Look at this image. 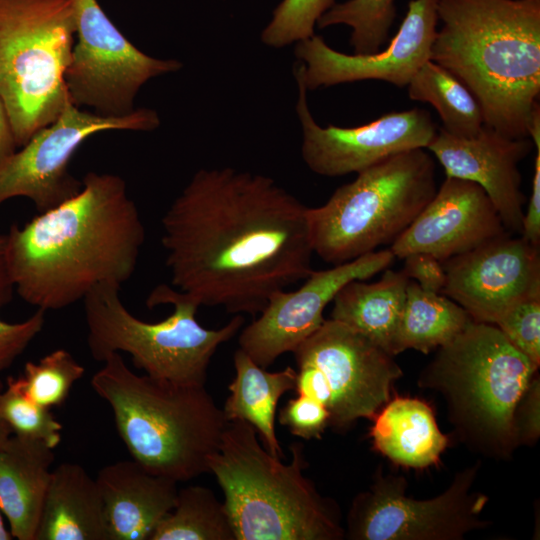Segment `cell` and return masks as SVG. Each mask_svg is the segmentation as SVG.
<instances>
[{"instance_id":"cell-33","label":"cell","mask_w":540,"mask_h":540,"mask_svg":"<svg viewBox=\"0 0 540 540\" xmlns=\"http://www.w3.org/2000/svg\"><path fill=\"white\" fill-rule=\"evenodd\" d=\"M495 325L521 353L540 365V294L511 305Z\"/></svg>"},{"instance_id":"cell-26","label":"cell","mask_w":540,"mask_h":540,"mask_svg":"<svg viewBox=\"0 0 540 540\" xmlns=\"http://www.w3.org/2000/svg\"><path fill=\"white\" fill-rule=\"evenodd\" d=\"M471 321L456 302L441 293L425 291L409 279L392 355L407 349L429 353L450 342Z\"/></svg>"},{"instance_id":"cell-42","label":"cell","mask_w":540,"mask_h":540,"mask_svg":"<svg viewBox=\"0 0 540 540\" xmlns=\"http://www.w3.org/2000/svg\"><path fill=\"white\" fill-rule=\"evenodd\" d=\"M14 537L10 530L5 526L3 513L0 509V540H12Z\"/></svg>"},{"instance_id":"cell-7","label":"cell","mask_w":540,"mask_h":540,"mask_svg":"<svg viewBox=\"0 0 540 540\" xmlns=\"http://www.w3.org/2000/svg\"><path fill=\"white\" fill-rule=\"evenodd\" d=\"M120 288L99 284L82 300L88 348L98 362L124 352L146 375L184 385H205L212 356L244 324L243 316L237 314L219 329L203 327L196 319L199 304L168 284L157 285L146 305H172L173 312L159 322H145L123 304Z\"/></svg>"},{"instance_id":"cell-17","label":"cell","mask_w":540,"mask_h":540,"mask_svg":"<svg viewBox=\"0 0 540 540\" xmlns=\"http://www.w3.org/2000/svg\"><path fill=\"white\" fill-rule=\"evenodd\" d=\"M441 294L473 321L495 324L517 301L540 294V246L505 233L442 262Z\"/></svg>"},{"instance_id":"cell-24","label":"cell","mask_w":540,"mask_h":540,"mask_svg":"<svg viewBox=\"0 0 540 540\" xmlns=\"http://www.w3.org/2000/svg\"><path fill=\"white\" fill-rule=\"evenodd\" d=\"M235 377L223 412L228 421L241 420L252 425L263 446L282 458L283 451L275 431L276 409L280 398L296 388L297 372L291 366L276 372L255 363L242 349L234 353Z\"/></svg>"},{"instance_id":"cell-13","label":"cell","mask_w":540,"mask_h":540,"mask_svg":"<svg viewBox=\"0 0 540 540\" xmlns=\"http://www.w3.org/2000/svg\"><path fill=\"white\" fill-rule=\"evenodd\" d=\"M160 125L157 112L136 108L121 117H107L84 110L71 101L49 125L0 163V205L24 197L38 213L77 194L82 180L69 171L77 149L89 137L104 131H152Z\"/></svg>"},{"instance_id":"cell-32","label":"cell","mask_w":540,"mask_h":540,"mask_svg":"<svg viewBox=\"0 0 540 540\" xmlns=\"http://www.w3.org/2000/svg\"><path fill=\"white\" fill-rule=\"evenodd\" d=\"M335 0H282L261 33L264 44L281 48L314 35L319 18Z\"/></svg>"},{"instance_id":"cell-36","label":"cell","mask_w":540,"mask_h":540,"mask_svg":"<svg viewBox=\"0 0 540 540\" xmlns=\"http://www.w3.org/2000/svg\"><path fill=\"white\" fill-rule=\"evenodd\" d=\"M513 433L517 446L537 441L540 435V382L536 375L515 408Z\"/></svg>"},{"instance_id":"cell-20","label":"cell","mask_w":540,"mask_h":540,"mask_svg":"<svg viewBox=\"0 0 540 540\" xmlns=\"http://www.w3.org/2000/svg\"><path fill=\"white\" fill-rule=\"evenodd\" d=\"M96 481L109 540H149L176 504V481L147 471L135 460L104 466Z\"/></svg>"},{"instance_id":"cell-38","label":"cell","mask_w":540,"mask_h":540,"mask_svg":"<svg viewBox=\"0 0 540 540\" xmlns=\"http://www.w3.org/2000/svg\"><path fill=\"white\" fill-rule=\"evenodd\" d=\"M531 195L524 213L521 235L535 246H540V147H536Z\"/></svg>"},{"instance_id":"cell-15","label":"cell","mask_w":540,"mask_h":540,"mask_svg":"<svg viewBox=\"0 0 540 540\" xmlns=\"http://www.w3.org/2000/svg\"><path fill=\"white\" fill-rule=\"evenodd\" d=\"M394 259L390 249H385L330 269L312 270L296 290L271 296L260 316L240 332L239 348L267 368L282 354L293 352L322 325L323 311L344 285L384 271Z\"/></svg>"},{"instance_id":"cell-34","label":"cell","mask_w":540,"mask_h":540,"mask_svg":"<svg viewBox=\"0 0 540 540\" xmlns=\"http://www.w3.org/2000/svg\"><path fill=\"white\" fill-rule=\"evenodd\" d=\"M329 418L325 406L300 394L291 398L278 413L279 423L294 436L305 440L320 439L329 426Z\"/></svg>"},{"instance_id":"cell-10","label":"cell","mask_w":540,"mask_h":540,"mask_svg":"<svg viewBox=\"0 0 540 540\" xmlns=\"http://www.w3.org/2000/svg\"><path fill=\"white\" fill-rule=\"evenodd\" d=\"M293 354L297 394L325 406L329 426L338 430L360 418L372 419L391 398L393 383L402 375L393 355L331 318Z\"/></svg>"},{"instance_id":"cell-30","label":"cell","mask_w":540,"mask_h":540,"mask_svg":"<svg viewBox=\"0 0 540 540\" xmlns=\"http://www.w3.org/2000/svg\"><path fill=\"white\" fill-rule=\"evenodd\" d=\"M85 368L62 348L38 362L29 361L18 376L25 394L34 402L51 409L63 404L72 386L83 377Z\"/></svg>"},{"instance_id":"cell-12","label":"cell","mask_w":540,"mask_h":540,"mask_svg":"<svg viewBox=\"0 0 540 540\" xmlns=\"http://www.w3.org/2000/svg\"><path fill=\"white\" fill-rule=\"evenodd\" d=\"M479 465L456 474L437 497L405 494L403 477L380 472L352 501L345 536L352 540H459L488 525L480 514L488 498L472 491Z\"/></svg>"},{"instance_id":"cell-27","label":"cell","mask_w":540,"mask_h":540,"mask_svg":"<svg viewBox=\"0 0 540 540\" xmlns=\"http://www.w3.org/2000/svg\"><path fill=\"white\" fill-rule=\"evenodd\" d=\"M411 100L431 104L447 133L471 137L484 125L481 106L468 87L450 71L426 61L406 86Z\"/></svg>"},{"instance_id":"cell-9","label":"cell","mask_w":540,"mask_h":540,"mask_svg":"<svg viewBox=\"0 0 540 540\" xmlns=\"http://www.w3.org/2000/svg\"><path fill=\"white\" fill-rule=\"evenodd\" d=\"M73 0H0V98L18 148L70 102Z\"/></svg>"},{"instance_id":"cell-3","label":"cell","mask_w":540,"mask_h":540,"mask_svg":"<svg viewBox=\"0 0 540 540\" xmlns=\"http://www.w3.org/2000/svg\"><path fill=\"white\" fill-rule=\"evenodd\" d=\"M436 10L442 27L431 60L468 87L486 126L529 137L540 95V0H436Z\"/></svg>"},{"instance_id":"cell-14","label":"cell","mask_w":540,"mask_h":540,"mask_svg":"<svg viewBox=\"0 0 540 540\" xmlns=\"http://www.w3.org/2000/svg\"><path fill=\"white\" fill-rule=\"evenodd\" d=\"M298 84L296 112L302 128L301 154L314 173L337 177L358 173L389 156L404 151L426 149L437 134V126L427 110L413 108L382 115L356 127H322L307 104V88Z\"/></svg>"},{"instance_id":"cell-16","label":"cell","mask_w":540,"mask_h":540,"mask_svg":"<svg viewBox=\"0 0 540 540\" xmlns=\"http://www.w3.org/2000/svg\"><path fill=\"white\" fill-rule=\"evenodd\" d=\"M437 22L436 0H411L390 44L370 54L336 51L314 34L297 42L295 54L301 64L295 74L307 90L363 80L406 87L419 68L431 60Z\"/></svg>"},{"instance_id":"cell-41","label":"cell","mask_w":540,"mask_h":540,"mask_svg":"<svg viewBox=\"0 0 540 540\" xmlns=\"http://www.w3.org/2000/svg\"><path fill=\"white\" fill-rule=\"evenodd\" d=\"M4 386H5L4 383L0 380V392L3 390ZM11 435H12V432L9 426L0 417V448L4 445V443L8 440V438Z\"/></svg>"},{"instance_id":"cell-5","label":"cell","mask_w":540,"mask_h":540,"mask_svg":"<svg viewBox=\"0 0 540 540\" xmlns=\"http://www.w3.org/2000/svg\"><path fill=\"white\" fill-rule=\"evenodd\" d=\"M284 463L241 420L229 421L208 461L224 493L236 540H340L345 530L334 505L304 475L303 445H290Z\"/></svg>"},{"instance_id":"cell-18","label":"cell","mask_w":540,"mask_h":540,"mask_svg":"<svg viewBox=\"0 0 540 540\" xmlns=\"http://www.w3.org/2000/svg\"><path fill=\"white\" fill-rule=\"evenodd\" d=\"M534 148L529 137L512 138L485 124L471 137H457L440 128L427 150L446 177L478 184L496 208L510 234L521 235L526 197L518 164Z\"/></svg>"},{"instance_id":"cell-25","label":"cell","mask_w":540,"mask_h":540,"mask_svg":"<svg viewBox=\"0 0 540 540\" xmlns=\"http://www.w3.org/2000/svg\"><path fill=\"white\" fill-rule=\"evenodd\" d=\"M408 281L403 270L389 268L376 282L350 281L335 295L331 319L358 331L392 355Z\"/></svg>"},{"instance_id":"cell-23","label":"cell","mask_w":540,"mask_h":540,"mask_svg":"<svg viewBox=\"0 0 540 540\" xmlns=\"http://www.w3.org/2000/svg\"><path fill=\"white\" fill-rule=\"evenodd\" d=\"M372 419L373 447L400 466L422 469L436 465L449 444L432 408L418 398H390Z\"/></svg>"},{"instance_id":"cell-4","label":"cell","mask_w":540,"mask_h":540,"mask_svg":"<svg viewBox=\"0 0 540 540\" xmlns=\"http://www.w3.org/2000/svg\"><path fill=\"white\" fill-rule=\"evenodd\" d=\"M102 363L90 384L110 405L132 459L176 482L209 473V458L218 451L229 421L205 385L137 375L120 353Z\"/></svg>"},{"instance_id":"cell-39","label":"cell","mask_w":540,"mask_h":540,"mask_svg":"<svg viewBox=\"0 0 540 540\" xmlns=\"http://www.w3.org/2000/svg\"><path fill=\"white\" fill-rule=\"evenodd\" d=\"M12 124L0 98V163L17 150Z\"/></svg>"},{"instance_id":"cell-35","label":"cell","mask_w":540,"mask_h":540,"mask_svg":"<svg viewBox=\"0 0 540 540\" xmlns=\"http://www.w3.org/2000/svg\"><path fill=\"white\" fill-rule=\"evenodd\" d=\"M45 314V310L37 309L30 317L16 323L0 318V372L9 368L42 331Z\"/></svg>"},{"instance_id":"cell-11","label":"cell","mask_w":540,"mask_h":540,"mask_svg":"<svg viewBox=\"0 0 540 540\" xmlns=\"http://www.w3.org/2000/svg\"><path fill=\"white\" fill-rule=\"evenodd\" d=\"M75 41L65 73L70 101L107 117L133 112L140 88L178 71L182 63L158 59L135 47L113 24L98 0H73Z\"/></svg>"},{"instance_id":"cell-2","label":"cell","mask_w":540,"mask_h":540,"mask_svg":"<svg viewBox=\"0 0 540 540\" xmlns=\"http://www.w3.org/2000/svg\"><path fill=\"white\" fill-rule=\"evenodd\" d=\"M6 236L15 292L48 311L83 300L99 284L127 282L145 227L125 180L91 171L77 194L21 227L12 225Z\"/></svg>"},{"instance_id":"cell-40","label":"cell","mask_w":540,"mask_h":540,"mask_svg":"<svg viewBox=\"0 0 540 540\" xmlns=\"http://www.w3.org/2000/svg\"><path fill=\"white\" fill-rule=\"evenodd\" d=\"M6 246L7 236L0 234V308L12 300L15 292L7 264Z\"/></svg>"},{"instance_id":"cell-31","label":"cell","mask_w":540,"mask_h":540,"mask_svg":"<svg viewBox=\"0 0 540 540\" xmlns=\"http://www.w3.org/2000/svg\"><path fill=\"white\" fill-rule=\"evenodd\" d=\"M0 417L13 435L41 441L54 449L62 439V424L51 409L24 392L18 377H8L0 392Z\"/></svg>"},{"instance_id":"cell-19","label":"cell","mask_w":540,"mask_h":540,"mask_svg":"<svg viewBox=\"0 0 540 540\" xmlns=\"http://www.w3.org/2000/svg\"><path fill=\"white\" fill-rule=\"evenodd\" d=\"M505 233L509 232L496 208L478 184L446 177L389 249L399 258L422 252L443 262Z\"/></svg>"},{"instance_id":"cell-1","label":"cell","mask_w":540,"mask_h":540,"mask_svg":"<svg viewBox=\"0 0 540 540\" xmlns=\"http://www.w3.org/2000/svg\"><path fill=\"white\" fill-rule=\"evenodd\" d=\"M308 212L268 176L198 170L161 219L171 286L199 306L261 313L313 270Z\"/></svg>"},{"instance_id":"cell-8","label":"cell","mask_w":540,"mask_h":540,"mask_svg":"<svg viewBox=\"0 0 540 540\" xmlns=\"http://www.w3.org/2000/svg\"><path fill=\"white\" fill-rule=\"evenodd\" d=\"M433 157L424 148L389 156L358 172L321 206L309 207L314 253L341 264L392 244L437 191Z\"/></svg>"},{"instance_id":"cell-21","label":"cell","mask_w":540,"mask_h":540,"mask_svg":"<svg viewBox=\"0 0 540 540\" xmlns=\"http://www.w3.org/2000/svg\"><path fill=\"white\" fill-rule=\"evenodd\" d=\"M53 449L45 443L11 435L0 448V509L18 540H35L47 489Z\"/></svg>"},{"instance_id":"cell-6","label":"cell","mask_w":540,"mask_h":540,"mask_svg":"<svg viewBox=\"0 0 540 540\" xmlns=\"http://www.w3.org/2000/svg\"><path fill=\"white\" fill-rule=\"evenodd\" d=\"M538 368L495 324L472 320L438 348L418 383L444 397L464 442L488 456L507 458L517 447L515 408Z\"/></svg>"},{"instance_id":"cell-29","label":"cell","mask_w":540,"mask_h":540,"mask_svg":"<svg viewBox=\"0 0 540 540\" xmlns=\"http://www.w3.org/2000/svg\"><path fill=\"white\" fill-rule=\"evenodd\" d=\"M395 17V0H347L335 3L316 25L320 29L340 24L349 26L354 53L370 54L380 51Z\"/></svg>"},{"instance_id":"cell-22","label":"cell","mask_w":540,"mask_h":540,"mask_svg":"<svg viewBox=\"0 0 540 540\" xmlns=\"http://www.w3.org/2000/svg\"><path fill=\"white\" fill-rule=\"evenodd\" d=\"M35 540H109L97 481L81 465L52 471Z\"/></svg>"},{"instance_id":"cell-28","label":"cell","mask_w":540,"mask_h":540,"mask_svg":"<svg viewBox=\"0 0 540 540\" xmlns=\"http://www.w3.org/2000/svg\"><path fill=\"white\" fill-rule=\"evenodd\" d=\"M149 540H236L224 502L205 486L178 489L176 504Z\"/></svg>"},{"instance_id":"cell-37","label":"cell","mask_w":540,"mask_h":540,"mask_svg":"<svg viewBox=\"0 0 540 540\" xmlns=\"http://www.w3.org/2000/svg\"><path fill=\"white\" fill-rule=\"evenodd\" d=\"M406 276L415 281L423 290L441 293L445 280V270L442 262L428 253H412L405 258Z\"/></svg>"}]
</instances>
